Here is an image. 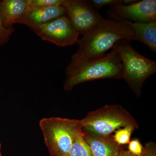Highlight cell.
<instances>
[{"instance_id": "cell-1", "label": "cell", "mask_w": 156, "mask_h": 156, "mask_svg": "<svg viewBox=\"0 0 156 156\" xmlns=\"http://www.w3.org/2000/svg\"><path fill=\"white\" fill-rule=\"evenodd\" d=\"M121 40L135 41L134 32L127 24L114 20L105 19L78 40L79 49L71 62H83L99 58Z\"/></svg>"}, {"instance_id": "cell-2", "label": "cell", "mask_w": 156, "mask_h": 156, "mask_svg": "<svg viewBox=\"0 0 156 156\" xmlns=\"http://www.w3.org/2000/svg\"><path fill=\"white\" fill-rule=\"evenodd\" d=\"M123 77L122 62L113 48L101 57L83 62H71L66 69L64 89L71 91L78 84L101 79Z\"/></svg>"}, {"instance_id": "cell-3", "label": "cell", "mask_w": 156, "mask_h": 156, "mask_svg": "<svg viewBox=\"0 0 156 156\" xmlns=\"http://www.w3.org/2000/svg\"><path fill=\"white\" fill-rule=\"evenodd\" d=\"M83 132L100 137H110L117 129L128 126L136 128V120L129 112L120 105H107L89 112L80 120Z\"/></svg>"}, {"instance_id": "cell-4", "label": "cell", "mask_w": 156, "mask_h": 156, "mask_svg": "<svg viewBox=\"0 0 156 156\" xmlns=\"http://www.w3.org/2000/svg\"><path fill=\"white\" fill-rule=\"evenodd\" d=\"M129 41L121 40L113 48L122 62L123 77L137 96L148 78L156 71V62L142 56L132 48Z\"/></svg>"}, {"instance_id": "cell-5", "label": "cell", "mask_w": 156, "mask_h": 156, "mask_svg": "<svg viewBox=\"0 0 156 156\" xmlns=\"http://www.w3.org/2000/svg\"><path fill=\"white\" fill-rule=\"evenodd\" d=\"M39 125L51 155L68 156L81 128L80 120L52 117L42 119Z\"/></svg>"}, {"instance_id": "cell-6", "label": "cell", "mask_w": 156, "mask_h": 156, "mask_svg": "<svg viewBox=\"0 0 156 156\" xmlns=\"http://www.w3.org/2000/svg\"><path fill=\"white\" fill-rule=\"evenodd\" d=\"M42 40L60 47L77 44L79 34L66 14L33 29Z\"/></svg>"}, {"instance_id": "cell-7", "label": "cell", "mask_w": 156, "mask_h": 156, "mask_svg": "<svg viewBox=\"0 0 156 156\" xmlns=\"http://www.w3.org/2000/svg\"><path fill=\"white\" fill-rule=\"evenodd\" d=\"M62 5L79 35L86 34L104 19L89 1L63 0Z\"/></svg>"}, {"instance_id": "cell-8", "label": "cell", "mask_w": 156, "mask_h": 156, "mask_svg": "<svg viewBox=\"0 0 156 156\" xmlns=\"http://www.w3.org/2000/svg\"><path fill=\"white\" fill-rule=\"evenodd\" d=\"M111 11L122 19L138 22L156 21V0L138 1L127 5H116L111 6Z\"/></svg>"}, {"instance_id": "cell-9", "label": "cell", "mask_w": 156, "mask_h": 156, "mask_svg": "<svg viewBox=\"0 0 156 156\" xmlns=\"http://www.w3.org/2000/svg\"><path fill=\"white\" fill-rule=\"evenodd\" d=\"M110 19L120 21L129 26L133 32L135 41L148 46L151 50L156 51V21L150 23L132 22L118 17L112 11L108 12Z\"/></svg>"}, {"instance_id": "cell-10", "label": "cell", "mask_w": 156, "mask_h": 156, "mask_svg": "<svg viewBox=\"0 0 156 156\" xmlns=\"http://www.w3.org/2000/svg\"><path fill=\"white\" fill-rule=\"evenodd\" d=\"M30 8L27 0H4L0 1V17L6 28L20 23Z\"/></svg>"}, {"instance_id": "cell-11", "label": "cell", "mask_w": 156, "mask_h": 156, "mask_svg": "<svg viewBox=\"0 0 156 156\" xmlns=\"http://www.w3.org/2000/svg\"><path fill=\"white\" fill-rule=\"evenodd\" d=\"M66 14L63 6H55L44 9H30L20 24H24L32 30Z\"/></svg>"}, {"instance_id": "cell-12", "label": "cell", "mask_w": 156, "mask_h": 156, "mask_svg": "<svg viewBox=\"0 0 156 156\" xmlns=\"http://www.w3.org/2000/svg\"><path fill=\"white\" fill-rule=\"evenodd\" d=\"M83 132L93 156H116L121 150L120 146L114 141L112 136L100 137Z\"/></svg>"}, {"instance_id": "cell-13", "label": "cell", "mask_w": 156, "mask_h": 156, "mask_svg": "<svg viewBox=\"0 0 156 156\" xmlns=\"http://www.w3.org/2000/svg\"><path fill=\"white\" fill-rule=\"evenodd\" d=\"M68 156H93L84 139L83 132L81 128L73 143Z\"/></svg>"}, {"instance_id": "cell-14", "label": "cell", "mask_w": 156, "mask_h": 156, "mask_svg": "<svg viewBox=\"0 0 156 156\" xmlns=\"http://www.w3.org/2000/svg\"><path fill=\"white\" fill-rule=\"evenodd\" d=\"M136 128L134 126H128L117 129L115 131V134L112 135L114 141L119 146L128 144L132 132Z\"/></svg>"}, {"instance_id": "cell-15", "label": "cell", "mask_w": 156, "mask_h": 156, "mask_svg": "<svg viewBox=\"0 0 156 156\" xmlns=\"http://www.w3.org/2000/svg\"><path fill=\"white\" fill-rule=\"evenodd\" d=\"M30 9H44L62 5L63 0H27Z\"/></svg>"}, {"instance_id": "cell-16", "label": "cell", "mask_w": 156, "mask_h": 156, "mask_svg": "<svg viewBox=\"0 0 156 156\" xmlns=\"http://www.w3.org/2000/svg\"><path fill=\"white\" fill-rule=\"evenodd\" d=\"M15 32L14 27L6 28L3 25L0 17V47L5 44L10 40V37Z\"/></svg>"}, {"instance_id": "cell-17", "label": "cell", "mask_w": 156, "mask_h": 156, "mask_svg": "<svg viewBox=\"0 0 156 156\" xmlns=\"http://www.w3.org/2000/svg\"><path fill=\"white\" fill-rule=\"evenodd\" d=\"M89 2L97 11L105 6L122 4V0H91Z\"/></svg>"}, {"instance_id": "cell-18", "label": "cell", "mask_w": 156, "mask_h": 156, "mask_svg": "<svg viewBox=\"0 0 156 156\" xmlns=\"http://www.w3.org/2000/svg\"><path fill=\"white\" fill-rule=\"evenodd\" d=\"M143 147L141 143L137 139L132 140L128 144V151L135 156H141Z\"/></svg>"}, {"instance_id": "cell-19", "label": "cell", "mask_w": 156, "mask_h": 156, "mask_svg": "<svg viewBox=\"0 0 156 156\" xmlns=\"http://www.w3.org/2000/svg\"><path fill=\"white\" fill-rule=\"evenodd\" d=\"M140 156H156V146L154 142L146 144L143 147L142 154Z\"/></svg>"}, {"instance_id": "cell-20", "label": "cell", "mask_w": 156, "mask_h": 156, "mask_svg": "<svg viewBox=\"0 0 156 156\" xmlns=\"http://www.w3.org/2000/svg\"><path fill=\"white\" fill-rule=\"evenodd\" d=\"M116 156H136L131 154L128 151L121 150L119 154Z\"/></svg>"}, {"instance_id": "cell-21", "label": "cell", "mask_w": 156, "mask_h": 156, "mask_svg": "<svg viewBox=\"0 0 156 156\" xmlns=\"http://www.w3.org/2000/svg\"><path fill=\"white\" fill-rule=\"evenodd\" d=\"M138 1L136 0H122V4L123 5H129L136 2Z\"/></svg>"}, {"instance_id": "cell-22", "label": "cell", "mask_w": 156, "mask_h": 156, "mask_svg": "<svg viewBox=\"0 0 156 156\" xmlns=\"http://www.w3.org/2000/svg\"><path fill=\"white\" fill-rule=\"evenodd\" d=\"M0 156H2V154H1V144H0Z\"/></svg>"}, {"instance_id": "cell-23", "label": "cell", "mask_w": 156, "mask_h": 156, "mask_svg": "<svg viewBox=\"0 0 156 156\" xmlns=\"http://www.w3.org/2000/svg\"><path fill=\"white\" fill-rule=\"evenodd\" d=\"M59 156V155H56V156Z\"/></svg>"}]
</instances>
